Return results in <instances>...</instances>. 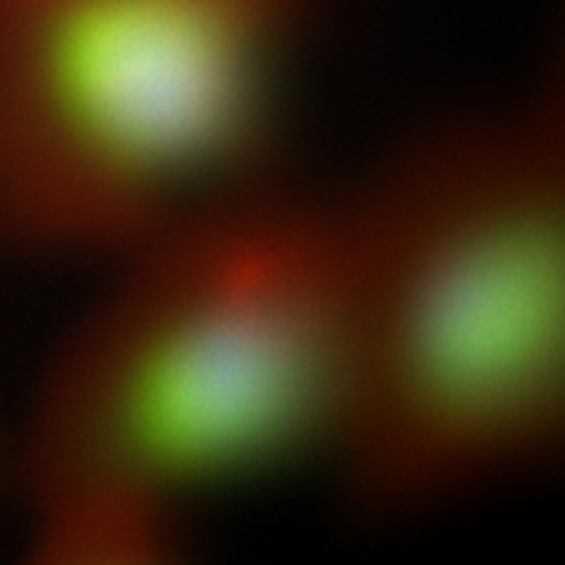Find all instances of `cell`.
<instances>
[{"mask_svg": "<svg viewBox=\"0 0 565 565\" xmlns=\"http://www.w3.org/2000/svg\"><path fill=\"white\" fill-rule=\"evenodd\" d=\"M47 366L21 443L30 555L154 565L200 498L333 461L351 393L338 202L270 181L118 257Z\"/></svg>", "mask_w": 565, "mask_h": 565, "instance_id": "1", "label": "cell"}, {"mask_svg": "<svg viewBox=\"0 0 565 565\" xmlns=\"http://www.w3.org/2000/svg\"><path fill=\"white\" fill-rule=\"evenodd\" d=\"M351 393L333 461L366 513L553 463L565 435V113L555 87L429 124L338 202Z\"/></svg>", "mask_w": 565, "mask_h": 565, "instance_id": "2", "label": "cell"}, {"mask_svg": "<svg viewBox=\"0 0 565 565\" xmlns=\"http://www.w3.org/2000/svg\"><path fill=\"white\" fill-rule=\"evenodd\" d=\"M315 0H0V249L129 254L270 181Z\"/></svg>", "mask_w": 565, "mask_h": 565, "instance_id": "3", "label": "cell"}]
</instances>
